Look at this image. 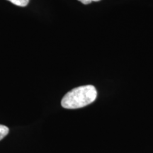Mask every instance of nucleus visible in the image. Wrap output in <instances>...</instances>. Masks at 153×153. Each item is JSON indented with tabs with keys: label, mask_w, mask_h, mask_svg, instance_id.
Wrapping results in <instances>:
<instances>
[{
	"label": "nucleus",
	"mask_w": 153,
	"mask_h": 153,
	"mask_svg": "<svg viewBox=\"0 0 153 153\" xmlns=\"http://www.w3.org/2000/svg\"><path fill=\"white\" fill-rule=\"evenodd\" d=\"M97 97V91L92 85L74 88L64 96L61 105L68 109H76L91 104Z\"/></svg>",
	"instance_id": "f257e3e1"
},
{
	"label": "nucleus",
	"mask_w": 153,
	"mask_h": 153,
	"mask_svg": "<svg viewBox=\"0 0 153 153\" xmlns=\"http://www.w3.org/2000/svg\"><path fill=\"white\" fill-rule=\"evenodd\" d=\"M9 130L8 127L0 124V140H1L4 137L7 136V134L9 133Z\"/></svg>",
	"instance_id": "f03ea898"
},
{
	"label": "nucleus",
	"mask_w": 153,
	"mask_h": 153,
	"mask_svg": "<svg viewBox=\"0 0 153 153\" xmlns=\"http://www.w3.org/2000/svg\"><path fill=\"white\" fill-rule=\"evenodd\" d=\"M78 1H81L82 4H90L92 2V1H100V0H78Z\"/></svg>",
	"instance_id": "20e7f679"
},
{
	"label": "nucleus",
	"mask_w": 153,
	"mask_h": 153,
	"mask_svg": "<svg viewBox=\"0 0 153 153\" xmlns=\"http://www.w3.org/2000/svg\"><path fill=\"white\" fill-rule=\"evenodd\" d=\"M8 1L19 7H26L29 2V0H8Z\"/></svg>",
	"instance_id": "7ed1b4c3"
}]
</instances>
